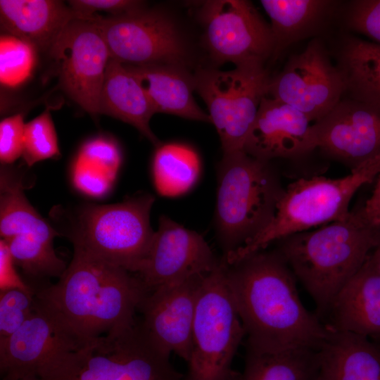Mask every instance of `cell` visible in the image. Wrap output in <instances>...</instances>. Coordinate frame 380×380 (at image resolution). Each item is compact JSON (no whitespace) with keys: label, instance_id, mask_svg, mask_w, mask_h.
I'll list each match as a JSON object with an SVG mask.
<instances>
[{"label":"cell","instance_id":"obj_1","mask_svg":"<svg viewBox=\"0 0 380 380\" xmlns=\"http://www.w3.org/2000/svg\"><path fill=\"white\" fill-rule=\"evenodd\" d=\"M222 262L247 336L246 350L273 353L321 346L329 329L303 305L297 279L275 249Z\"/></svg>","mask_w":380,"mask_h":380},{"label":"cell","instance_id":"obj_2","mask_svg":"<svg viewBox=\"0 0 380 380\" xmlns=\"http://www.w3.org/2000/svg\"><path fill=\"white\" fill-rule=\"evenodd\" d=\"M148 293L136 274L74 249L58 281L35 291V298L84 341L134 326Z\"/></svg>","mask_w":380,"mask_h":380},{"label":"cell","instance_id":"obj_3","mask_svg":"<svg viewBox=\"0 0 380 380\" xmlns=\"http://www.w3.org/2000/svg\"><path fill=\"white\" fill-rule=\"evenodd\" d=\"M379 227L370 225L358 208L344 220L277 241L275 250L311 296L322 322L335 296L375 246Z\"/></svg>","mask_w":380,"mask_h":380},{"label":"cell","instance_id":"obj_4","mask_svg":"<svg viewBox=\"0 0 380 380\" xmlns=\"http://www.w3.org/2000/svg\"><path fill=\"white\" fill-rule=\"evenodd\" d=\"M39 380H182L170 356L146 338L139 322L76 341L41 369Z\"/></svg>","mask_w":380,"mask_h":380},{"label":"cell","instance_id":"obj_5","mask_svg":"<svg viewBox=\"0 0 380 380\" xmlns=\"http://www.w3.org/2000/svg\"><path fill=\"white\" fill-rule=\"evenodd\" d=\"M284 190L270 161L254 158L244 151L223 154L215 210L223 258L247 244L267 227Z\"/></svg>","mask_w":380,"mask_h":380},{"label":"cell","instance_id":"obj_6","mask_svg":"<svg viewBox=\"0 0 380 380\" xmlns=\"http://www.w3.org/2000/svg\"><path fill=\"white\" fill-rule=\"evenodd\" d=\"M380 173V155L365 162L341 178L314 176L300 178L284 189L275 215L259 234L224 258L234 263L290 235L346 220L355 194Z\"/></svg>","mask_w":380,"mask_h":380},{"label":"cell","instance_id":"obj_7","mask_svg":"<svg viewBox=\"0 0 380 380\" xmlns=\"http://www.w3.org/2000/svg\"><path fill=\"white\" fill-rule=\"evenodd\" d=\"M150 194L134 195L118 203L86 204L66 215L64 235L74 249L136 274L154 232Z\"/></svg>","mask_w":380,"mask_h":380},{"label":"cell","instance_id":"obj_8","mask_svg":"<svg viewBox=\"0 0 380 380\" xmlns=\"http://www.w3.org/2000/svg\"><path fill=\"white\" fill-rule=\"evenodd\" d=\"M244 336L221 260L200 285L191 350L182 380H229L232 362Z\"/></svg>","mask_w":380,"mask_h":380},{"label":"cell","instance_id":"obj_9","mask_svg":"<svg viewBox=\"0 0 380 380\" xmlns=\"http://www.w3.org/2000/svg\"><path fill=\"white\" fill-rule=\"evenodd\" d=\"M193 77L195 91L207 105L223 154L243 151L267 93L270 77L264 64L246 63L227 71L200 68Z\"/></svg>","mask_w":380,"mask_h":380},{"label":"cell","instance_id":"obj_10","mask_svg":"<svg viewBox=\"0 0 380 380\" xmlns=\"http://www.w3.org/2000/svg\"><path fill=\"white\" fill-rule=\"evenodd\" d=\"M23 184L21 177L1 168V239L8 245L15 265L27 275L60 277L67 267L53 246L60 233L30 203Z\"/></svg>","mask_w":380,"mask_h":380},{"label":"cell","instance_id":"obj_11","mask_svg":"<svg viewBox=\"0 0 380 380\" xmlns=\"http://www.w3.org/2000/svg\"><path fill=\"white\" fill-rule=\"evenodd\" d=\"M91 20L101 32L110 58L121 63L189 65L188 47L177 25L160 10L145 8L120 16L96 15Z\"/></svg>","mask_w":380,"mask_h":380},{"label":"cell","instance_id":"obj_12","mask_svg":"<svg viewBox=\"0 0 380 380\" xmlns=\"http://www.w3.org/2000/svg\"><path fill=\"white\" fill-rule=\"evenodd\" d=\"M198 16L206 48L217 63L264 64L271 58L274 40L270 25L251 2L205 1L198 8Z\"/></svg>","mask_w":380,"mask_h":380},{"label":"cell","instance_id":"obj_13","mask_svg":"<svg viewBox=\"0 0 380 380\" xmlns=\"http://www.w3.org/2000/svg\"><path fill=\"white\" fill-rule=\"evenodd\" d=\"M346 84L320 39H312L305 49L291 56L282 70L270 77L267 96L305 115L311 122L326 115L341 100Z\"/></svg>","mask_w":380,"mask_h":380},{"label":"cell","instance_id":"obj_14","mask_svg":"<svg viewBox=\"0 0 380 380\" xmlns=\"http://www.w3.org/2000/svg\"><path fill=\"white\" fill-rule=\"evenodd\" d=\"M49 53L57 66L61 88L84 110L97 115L110 54L96 24L72 20Z\"/></svg>","mask_w":380,"mask_h":380},{"label":"cell","instance_id":"obj_15","mask_svg":"<svg viewBox=\"0 0 380 380\" xmlns=\"http://www.w3.org/2000/svg\"><path fill=\"white\" fill-rule=\"evenodd\" d=\"M221 263L203 237L161 216L146 257L136 274L149 292L205 275Z\"/></svg>","mask_w":380,"mask_h":380},{"label":"cell","instance_id":"obj_16","mask_svg":"<svg viewBox=\"0 0 380 380\" xmlns=\"http://www.w3.org/2000/svg\"><path fill=\"white\" fill-rule=\"evenodd\" d=\"M310 151L319 148L350 171L380 155V108L349 97L341 99L311 125Z\"/></svg>","mask_w":380,"mask_h":380},{"label":"cell","instance_id":"obj_17","mask_svg":"<svg viewBox=\"0 0 380 380\" xmlns=\"http://www.w3.org/2000/svg\"><path fill=\"white\" fill-rule=\"evenodd\" d=\"M205 275L149 291L139 310L142 315L139 324L150 342L163 354L173 353L186 362L198 290Z\"/></svg>","mask_w":380,"mask_h":380},{"label":"cell","instance_id":"obj_18","mask_svg":"<svg viewBox=\"0 0 380 380\" xmlns=\"http://www.w3.org/2000/svg\"><path fill=\"white\" fill-rule=\"evenodd\" d=\"M36 308L14 333L0 339L2 380H37L41 369L59 351L76 341L36 300Z\"/></svg>","mask_w":380,"mask_h":380},{"label":"cell","instance_id":"obj_19","mask_svg":"<svg viewBox=\"0 0 380 380\" xmlns=\"http://www.w3.org/2000/svg\"><path fill=\"white\" fill-rule=\"evenodd\" d=\"M300 111L265 96L246 141L243 151L260 160L294 158L310 151L312 124Z\"/></svg>","mask_w":380,"mask_h":380},{"label":"cell","instance_id":"obj_20","mask_svg":"<svg viewBox=\"0 0 380 380\" xmlns=\"http://www.w3.org/2000/svg\"><path fill=\"white\" fill-rule=\"evenodd\" d=\"M325 324L380 344V274L369 256L335 296Z\"/></svg>","mask_w":380,"mask_h":380},{"label":"cell","instance_id":"obj_21","mask_svg":"<svg viewBox=\"0 0 380 380\" xmlns=\"http://www.w3.org/2000/svg\"><path fill=\"white\" fill-rule=\"evenodd\" d=\"M77 18L58 0H1V27L39 51L49 53L66 25Z\"/></svg>","mask_w":380,"mask_h":380},{"label":"cell","instance_id":"obj_22","mask_svg":"<svg viewBox=\"0 0 380 380\" xmlns=\"http://www.w3.org/2000/svg\"><path fill=\"white\" fill-rule=\"evenodd\" d=\"M329 329L327 338L317 350V380H380V344Z\"/></svg>","mask_w":380,"mask_h":380},{"label":"cell","instance_id":"obj_23","mask_svg":"<svg viewBox=\"0 0 380 380\" xmlns=\"http://www.w3.org/2000/svg\"><path fill=\"white\" fill-rule=\"evenodd\" d=\"M125 65L140 82L156 113L210 122L209 115L194 99V77L186 67L170 64Z\"/></svg>","mask_w":380,"mask_h":380},{"label":"cell","instance_id":"obj_24","mask_svg":"<svg viewBox=\"0 0 380 380\" xmlns=\"http://www.w3.org/2000/svg\"><path fill=\"white\" fill-rule=\"evenodd\" d=\"M153 108L136 76L123 63L110 58L99 101V114L111 116L137 129L157 147L150 127Z\"/></svg>","mask_w":380,"mask_h":380},{"label":"cell","instance_id":"obj_25","mask_svg":"<svg viewBox=\"0 0 380 380\" xmlns=\"http://www.w3.org/2000/svg\"><path fill=\"white\" fill-rule=\"evenodd\" d=\"M338 1L329 0H262L270 19L273 61L291 44L317 36L336 11Z\"/></svg>","mask_w":380,"mask_h":380},{"label":"cell","instance_id":"obj_26","mask_svg":"<svg viewBox=\"0 0 380 380\" xmlns=\"http://www.w3.org/2000/svg\"><path fill=\"white\" fill-rule=\"evenodd\" d=\"M121 163V151L113 139L91 138L81 146L71 165L72 184L87 196L104 197L115 184Z\"/></svg>","mask_w":380,"mask_h":380},{"label":"cell","instance_id":"obj_27","mask_svg":"<svg viewBox=\"0 0 380 380\" xmlns=\"http://www.w3.org/2000/svg\"><path fill=\"white\" fill-rule=\"evenodd\" d=\"M336 55L346 93L380 108V44L346 36Z\"/></svg>","mask_w":380,"mask_h":380},{"label":"cell","instance_id":"obj_28","mask_svg":"<svg viewBox=\"0 0 380 380\" xmlns=\"http://www.w3.org/2000/svg\"><path fill=\"white\" fill-rule=\"evenodd\" d=\"M317 370L315 349L273 353L246 350L243 372L233 371L229 380H317Z\"/></svg>","mask_w":380,"mask_h":380},{"label":"cell","instance_id":"obj_29","mask_svg":"<svg viewBox=\"0 0 380 380\" xmlns=\"http://www.w3.org/2000/svg\"><path fill=\"white\" fill-rule=\"evenodd\" d=\"M152 171L156 191L162 196H176L195 184L200 172V160L187 146L160 144L154 154Z\"/></svg>","mask_w":380,"mask_h":380},{"label":"cell","instance_id":"obj_30","mask_svg":"<svg viewBox=\"0 0 380 380\" xmlns=\"http://www.w3.org/2000/svg\"><path fill=\"white\" fill-rule=\"evenodd\" d=\"M61 155L56 132L49 110L25 123L23 158L30 167Z\"/></svg>","mask_w":380,"mask_h":380},{"label":"cell","instance_id":"obj_31","mask_svg":"<svg viewBox=\"0 0 380 380\" xmlns=\"http://www.w3.org/2000/svg\"><path fill=\"white\" fill-rule=\"evenodd\" d=\"M35 292L14 289L0 292V339L18 330L36 308Z\"/></svg>","mask_w":380,"mask_h":380},{"label":"cell","instance_id":"obj_32","mask_svg":"<svg viewBox=\"0 0 380 380\" xmlns=\"http://www.w3.org/2000/svg\"><path fill=\"white\" fill-rule=\"evenodd\" d=\"M34 49L21 39L12 37L1 39V81L13 84L29 72Z\"/></svg>","mask_w":380,"mask_h":380},{"label":"cell","instance_id":"obj_33","mask_svg":"<svg viewBox=\"0 0 380 380\" xmlns=\"http://www.w3.org/2000/svg\"><path fill=\"white\" fill-rule=\"evenodd\" d=\"M346 22L349 29L380 44V0L350 1Z\"/></svg>","mask_w":380,"mask_h":380},{"label":"cell","instance_id":"obj_34","mask_svg":"<svg viewBox=\"0 0 380 380\" xmlns=\"http://www.w3.org/2000/svg\"><path fill=\"white\" fill-rule=\"evenodd\" d=\"M68 4L77 18L89 20L98 11L110 13V16H120L146 8L144 1L135 0H71Z\"/></svg>","mask_w":380,"mask_h":380},{"label":"cell","instance_id":"obj_35","mask_svg":"<svg viewBox=\"0 0 380 380\" xmlns=\"http://www.w3.org/2000/svg\"><path fill=\"white\" fill-rule=\"evenodd\" d=\"M25 123L21 113L3 119L0 122V160L13 163L23 156Z\"/></svg>","mask_w":380,"mask_h":380},{"label":"cell","instance_id":"obj_36","mask_svg":"<svg viewBox=\"0 0 380 380\" xmlns=\"http://www.w3.org/2000/svg\"><path fill=\"white\" fill-rule=\"evenodd\" d=\"M15 263L6 243L0 240V291L18 289L35 292L20 277L15 268Z\"/></svg>","mask_w":380,"mask_h":380},{"label":"cell","instance_id":"obj_37","mask_svg":"<svg viewBox=\"0 0 380 380\" xmlns=\"http://www.w3.org/2000/svg\"><path fill=\"white\" fill-rule=\"evenodd\" d=\"M371 196L360 208L364 219L373 227H380V173Z\"/></svg>","mask_w":380,"mask_h":380},{"label":"cell","instance_id":"obj_38","mask_svg":"<svg viewBox=\"0 0 380 380\" xmlns=\"http://www.w3.org/2000/svg\"><path fill=\"white\" fill-rule=\"evenodd\" d=\"M369 258L374 268L380 274V227L376 245L370 253Z\"/></svg>","mask_w":380,"mask_h":380},{"label":"cell","instance_id":"obj_39","mask_svg":"<svg viewBox=\"0 0 380 380\" xmlns=\"http://www.w3.org/2000/svg\"><path fill=\"white\" fill-rule=\"evenodd\" d=\"M37 380H39V379H37Z\"/></svg>","mask_w":380,"mask_h":380}]
</instances>
